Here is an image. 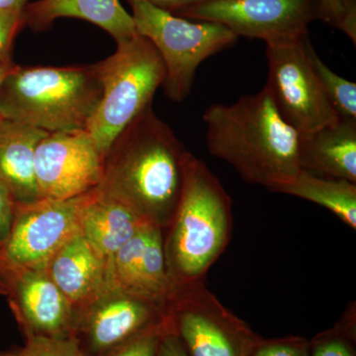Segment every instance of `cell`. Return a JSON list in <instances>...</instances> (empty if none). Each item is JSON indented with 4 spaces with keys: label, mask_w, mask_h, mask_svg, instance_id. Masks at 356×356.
<instances>
[{
    "label": "cell",
    "mask_w": 356,
    "mask_h": 356,
    "mask_svg": "<svg viewBox=\"0 0 356 356\" xmlns=\"http://www.w3.org/2000/svg\"><path fill=\"white\" fill-rule=\"evenodd\" d=\"M188 154L149 105L110 147L98 188L163 228L175 216Z\"/></svg>",
    "instance_id": "6da1fadb"
},
{
    "label": "cell",
    "mask_w": 356,
    "mask_h": 356,
    "mask_svg": "<svg viewBox=\"0 0 356 356\" xmlns=\"http://www.w3.org/2000/svg\"><path fill=\"white\" fill-rule=\"evenodd\" d=\"M276 192L318 204L351 229H356V184L353 182L301 170L294 180Z\"/></svg>",
    "instance_id": "ffe728a7"
},
{
    "label": "cell",
    "mask_w": 356,
    "mask_h": 356,
    "mask_svg": "<svg viewBox=\"0 0 356 356\" xmlns=\"http://www.w3.org/2000/svg\"><path fill=\"white\" fill-rule=\"evenodd\" d=\"M23 348H13L0 356H84L76 337H50L26 334Z\"/></svg>",
    "instance_id": "603a6c76"
},
{
    "label": "cell",
    "mask_w": 356,
    "mask_h": 356,
    "mask_svg": "<svg viewBox=\"0 0 356 356\" xmlns=\"http://www.w3.org/2000/svg\"><path fill=\"white\" fill-rule=\"evenodd\" d=\"M95 65L102 96L86 131L105 158L119 134L153 105L165 67L156 47L139 34L117 42L113 55Z\"/></svg>",
    "instance_id": "5b68a950"
},
{
    "label": "cell",
    "mask_w": 356,
    "mask_h": 356,
    "mask_svg": "<svg viewBox=\"0 0 356 356\" xmlns=\"http://www.w3.org/2000/svg\"><path fill=\"white\" fill-rule=\"evenodd\" d=\"M112 276L117 291L146 300L165 311L172 284L161 227L147 222L122 245L112 261Z\"/></svg>",
    "instance_id": "7c38bea8"
},
{
    "label": "cell",
    "mask_w": 356,
    "mask_h": 356,
    "mask_svg": "<svg viewBox=\"0 0 356 356\" xmlns=\"http://www.w3.org/2000/svg\"><path fill=\"white\" fill-rule=\"evenodd\" d=\"M166 305V324L189 356H250L261 339L204 281L173 287Z\"/></svg>",
    "instance_id": "52a82bcc"
},
{
    "label": "cell",
    "mask_w": 356,
    "mask_h": 356,
    "mask_svg": "<svg viewBox=\"0 0 356 356\" xmlns=\"http://www.w3.org/2000/svg\"><path fill=\"white\" fill-rule=\"evenodd\" d=\"M203 121L209 153L248 184L276 192L301 172L299 133L281 116L266 86L233 104L211 105Z\"/></svg>",
    "instance_id": "7a4b0ae2"
},
{
    "label": "cell",
    "mask_w": 356,
    "mask_h": 356,
    "mask_svg": "<svg viewBox=\"0 0 356 356\" xmlns=\"http://www.w3.org/2000/svg\"><path fill=\"white\" fill-rule=\"evenodd\" d=\"M129 2L138 34L149 40L163 58V86L172 102H182L191 95L196 70L204 60L238 41V36L218 23L191 21L139 0Z\"/></svg>",
    "instance_id": "8992f818"
},
{
    "label": "cell",
    "mask_w": 356,
    "mask_h": 356,
    "mask_svg": "<svg viewBox=\"0 0 356 356\" xmlns=\"http://www.w3.org/2000/svg\"><path fill=\"white\" fill-rule=\"evenodd\" d=\"M34 170L42 199H69L99 186L104 158L86 130L48 133L35 149Z\"/></svg>",
    "instance_id": "8fae6325"
},
{
    "label": "cell",
    "mask_w": 356,
    "mask_h": 356,
    "mask_svg": "<svg viewBox=\"0 0 356 356\" xmlns=\"http://www.w3.org/2000/svg\"><path fill=\"white\" fill-rule=\"evenodd\" d=\"M161 307L125 293L98 304L86 318L83 332L96 356H105L136 337L165 325Z\"/></svg>",
    "instance_id": "4fadbf2b"
},
{
    "label": "cell",
    "mask_w": 356,
    "mask_h": 356,
    "mask_svg": "<svg viewBox=\"0 0 356 356\" xmlns=\"http://www.w3.org/2000/svg\"><path fill=\"white\" fill-rule=\"evenodd\" d=\"M91 191L69 199L43 198L34 203L16 204L0 266L47 270L58 250L81 231V211Z\"/></svg>",
    "instance_id": "ba28073f"
},
{
    "label": "cell",
    "mask_w": 356,
    "mask_h": 356,
    "mask_svg": "<svg viewBox=\"0 0 356 356\" xmlns=\"http://www.w3.org/2000/svg\"><path fill=\"white\" fill-rule=\"evenodd\" d=\"M9 269L18 317L26 334L69 337L74 329L72 303L47 270Z\"/></svg>",
    "instance_id": "5bb4252c"
},
{
    "label": "cell",
    "mask_w": 356,
    "mask_h": 356,
    "mask_svg": "<svg viewBox=\"0 0 356 356\" xmlns=\"http://www.w3.org/2000/svg\"><path fill=\"white\" fill-rule=\"evenodd\" d=\"M305 36L266 44V83L276 108L300 137L331 125L339 118L325 97L307 57Z\"/></svg>",
    "instance_id": "9c48e42d"
},
{
    "label": "cell",
    "mask_w": 356,
    "mask_h": 356,
    "mask_svg": "<svg viewBox=\"0 0 356 356\" xmlns=\"http://www.w3.org/2000/svg\"><path fill=\"white\" fill-rule=\"evenodd\" d=\"M23 23L34 31H43L60 18H77L92 23L116 42L138 34L132 14L120 0H38L23 9Z\"/></svg>",
    "instance_id": "e0dca14e"
},
{
    "label": "cell",
    "mask_w": 356,
    "mask_h": 356,
    "mask_svg": "<svg viewBox=\"0 0 356 356\" xmlns=\"http://www.w3.org/2000/svg\"><path fill=\"white\" fill-rule=\"evenodd\" d=\"M102 96L95 65H14L0 86V116L46 133L86 130Z\"/></svg>",
    "instance_id": "277c9868"
},
{
    "label": "cell",
    "mask_w": 356,
    "mask_h": 356,
    "mask_svg": "<svg viewBox=\"0 0 356 356\" xmlns=\"http://www.w3.org/2000/svg\"><path fill=\"white\" fill-rule=\"evenodd\" d=\"M147 222H152L129 204L96 187L81 211L79 229L112 270L114 255Z\"/></svg>",
    "instance_id": "2e32d148"
},
{
    "label": "cell",
    "mask_w": 356,
    "mask_h": 356,
    "mask_svg": "<svg viewBox=\"0 0 356 356\" xmlns=\"http://www.w3.org/2000/svg\"><path fill=\"white\" fill-rule=\"evenodd\" d=\"M343 16L339 29L346 33L348 37L356 44V6L355 0H343Z\"/></svg>",
    "instance_id": "4dcf8cb0"
},
{
    "label": "cell",
    "mask_w": 356,
    "mask_h": 356,
    "mask_svg": "<svg viewBox=\"0 0 356 356\" xmlns=\"http://www.w3.org/2000/svg\"><path fill=\"white\" fill-rule=\"evenodd\" d=\"M139 1L147 2V3L161 9V10L178 15L185 9L202 3L206 0H139Z\"/></svg>",
    "instance_id": "f546056e"
},
{
    "label": "cell",
    "mask_w": 356,
    "mask_h": 356,
    "mask_svg": "<svg viewBox=\"0 0 356 356\" xmlns=\"http://www.w3.org/2000/svg\"><path fill=\"white\" fill-rule=\"evenodd\" d=\"M177 16L218 23L236 36L268 44L305 36L322 10L318 0H206Z\"/></svg>",
    "instance_id": "30bf717a"
},
{
    "label": "cell",
    "mask_w": 356,
    "mask_h": 356,
    "mask_svg": "<svg viewBox=\"0 0 356 356\" xmlns=\"http://www.w3.org/2000/svg\"><path fill=\"white\" fill-rule=\"evenodd\" d=\"M156 356H189L177 334L168 327V324L159 339Z\"/></svg>",
    "instance_id": "83f0119b"
},
{
    "label": "cell",
    "mask_w": 356,
    "mask_h": 356,
    "mask_svg": "<svg viewBox=\"0 0 356 356\" xmlns=\"http://www.w3.org/2000/svg\"><path fill=\"white\" fill-rule=\"evenodd\" d=\"M47 271L72 304L99 293L117 292L108 261L96 252L81 231L58 250Z\"/></svg>",
    "instance_id": "9a60e30c"
},
{
    "label": "cell",
    "mask_w": 356,
    "mask_h": 356,
    "mask_svg": "<svg viewBox=\"0 0 356 356\" xmlns=\"http://www.w3.org/2000/svg\"><path fill=\"white\" fill-rule=\"evenodd\" d=\"M307 57L317 76L325 97L339 117L356 118V84L337 74L318 57L308 35L304 39Z\"/></svg>",
    "instance_id": "44dd1931"
},
{
    "label": "cell",
    "mask_w": 356,
    "mask_h": 356,
    "mask_svg": "<svg viewBox=\"0 0 356 356\" xmlns=\"http://www.w3.org/2000/svg\"><path fill=\"white\" fill-rule=\"evenodd\" d=\"M322 19L334 27L339 28L343 16V0H318Z\"/></svg>",
    "instance_id": "f1b7e54d"
},
{
    "label": "cell",
    "mask_w": 356,
    "mask_h": 356,
    "mask_svg": "<svg viewBox=\"0 0 356 356\" xmlns=\"http://www.w3.org/2000/svg\"><path fill=\"white\" fill-rule=\"evenodd\" d=\"M355 304L332 329L310 341V356H356Z\"/></svg>",
    "instance_id": "7402d4cb"
},
{
    "label": "cell",
    "mask_w": 356,
    "mask_h": 356,
    "mask_svg": "<svg viewBox=\"0 0 356 356\" xmlns=\"http://www.w3.org/2000/svg\"><path fill=\"white\" fill-rule=\"evenodd\" d=\"M250 356H310V341L296 336L271 339L261 337Z\"/></svg>",
    "instance_id": "cb8c5ba5"
},
{
    "label": "cell",
    "mask_w": 356,
    "mask_h": 356,
    "mask_svg": "<svg viewBox=\"0 0 356 356\" xmlns=\"http://www.w3.org/2000/svg\"><path fill=\"white\" fill-rule=\"evenodd\" d=\"M15 210L16 202L13 194L6 185L0 181V242H6L7 236L10 233Z\"/></svg>",
    "instance_id": "4316f807"
},
{
    "label": "cell",
    "mask_w": 356,
    "mask_h": 356,
    "mask_svg": "<svg viewBox=\"0 0 356 356\" xmlns=\"http://www.w3.org/2000/svg\"><path fill=\"white\" fill-rule=\"evenodd\" d=\"M2 247H3V243L0 242V259H1Z\"/></svg>",
    "instance_id": "836d02e7"
},
{
    "label": "cell",
    "mask_w": 356,
    "mask_h": 356,
    "mask_svg": "<svg viewBox=\"0 0 356 356\" xmlns=\"http://www.w3.org/2000/svg\"><path fill=\"white\" fill-rule=\"evenodd\" d=\"M302 170L356 184V118L339 117L331 125L300 137Z\"/></svg>",
    "instance_id": "ac0fdd59"
},
{
    "label": "cell",
    "mask_w": 356,
    "mask_h": 356,
    "mask_svg": "<svg viewBox=\"0 0 356 356\" xmlns=\"http://www.w3.org/2000/svg\"><path fill=\"white\" fill-rule=\"evenodd\" d=\"M233 202L216 175L189 153L172 228L165 248L172 288L204 281L228 247Z\"/></svg>",
    "instance_id": "3957f363"
},
{
    "label": "cell",
    "mask_w": 356,
    "mask_h": 356,
    "mask_svg": "<svg viewBox=\"0 0 356 356\" xmlns=\"http://www.w3.org/2000/svg\"><path fill=\"white\" fill-rule=\"evenodd\" d=\"M14 64H9L6 65H0V86H1L2 81H3L4 77L8 74L9 70L13 69Z\"/></svg>",
    "instance_id": "d6a6232c"
},
{
    "label": "cell",
    "mask_w": 356,
    "mask_h": 356,
    "mask_svg": "<svg viewBox=\"0 0 356 356\" xmlns=\"http://www.w3.org/2000/svg\"><path fill=\"white\" fill-rule=\"evenodd\" d=\"M28 0H0V10L23 11Z\"/></svg>",
    "instance_id": "1f68e13d"
},
{
    "label": "cell",
    "mask_w": 356,
    "mask_h": 356,
    "mask_svg": "<svg viewBox=\"0 0 356 356\" xmlns=\"http://www.w3.org/2000/svg\"><path fill=\"white\" fill-rule=\"evenodd\" d=\"M47 134L0 116V181L16 204L42 199L35 177L34 156L37 145Z\"/></svg>",
    "instance_id": "d6986e66"
},
{
    "label": "cell",
    "mask_w": 356,
    "mask_h": 356,
    "mask_svg": "<svg viewBox=\"0 0 356 356\" xmlns=\"http://www.w3.org/2000/svg\"><path fill=\"white\" fill-rule=\"evenodd\" d=\"M23 11L0 10V65L13 64L11 51L14 39L24 27Z\"/></svg>",
    "instance_id": "d4e9b609"
},
{
    "label": "cell",
    "mask_w": 356,
    "mask_h": 356,
    "mask_svg": "<svg viewBox=\"0 0 356 356\" xmlns=\"http://www.w3.org/2000/svg\"><path fill=\"white\" fill-rule=\"evenodd\" d=\"M166 325L136 337L105 356H156L159 339Z\"/></svg>",
    "instance_id": "484cf974"
}]
</instances>
